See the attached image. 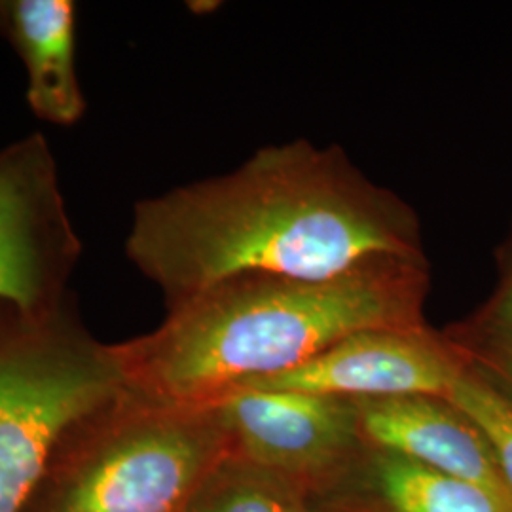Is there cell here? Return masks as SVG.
Masks as SVG:
<instances>
[{
  "label": "cell",
  "mask_w": 512,
  "mask_h": 512,
  "mask_svg": "<svg viewBox=\"0 0 512 512\" xmlns=\"http://www.w3.org/2000/svg\"><path fill=\"white\" fill-rule=\"evenodd\" d=\"M129 262L173 306L220 281H325L382 262H427L414 211L338 147L294 141L232 173L135 203Z\"/></svg>",
  "instance_id": "cell-1"
},
{
  "label": "cell",
  "mask_w": 512,
  "mask_h": 512,
  "mask_svg": "<svg viewBox=\"0 0 512 512\" xmlns=\"http://www.w3.org/2000/svg\"><path fill=\"white\" fill-rule=\"evenodd\" d=\"M427 262H382L325 281L241 275L188 296L120 349L143 403L205 410L239 387L304 365L351 334L423 329Z\"/></svg>",
  "instance_id": "cell-2"
},
{
  "label": "cell",
  "mask_w": 512,
  "mask_h": 512,
  "mask_svg": "<svg viewBox=\"0 0 512 512\" xmlns=\"http://www.w3.org/2000/svg\"><path fill=\"white\" fill-rule=\"evenodd\" d=\"M126 391L120 349L74 327L65 306L0 327V512H21L55 444Z\"/></svg>",
  "instance_id": "cell-3"
},
{
  "label": "cell",
  "mask_w": 512,
  "mask_h": 512,
  "mask_svg": "<svg viewBox=\"0 0 512 512\" xmlns=\"http://www.w3.org/2000/svg\"><path fill=\"white\" fill-rule=\"evenodd\" d=\"M131 399L137 410L76 478L57 512H177L196 488L226 439L213 412Z\"/></svg>",
  "instance_id": "cell-4"
},
{
  "label": "cell",
  "mask_w": 512,
  "mask_h": 512,
  "mask_svg": "<svg viewBox=\"0 0 512 512\" xmlns=\"http://www.w3.org/2000/svg\"><path fill=\"white\" fill-rule=\"evenodd\" d=\"M80 255L48 139L31 133L0 148V302L25 313L65 306Z\"/></svg>",
  "instance_id": "cell-5"
},
{
  "label": "cell",
  "mask_w": 512,
  "mask_h": 512,
  "mask_svg": "<svg viewBox=\"0 0 512 512\" xmlns=\"http://www.w3.org/2000/svg\"><path fill=\"white\" fill-rule=\"evenodd\" d=\"M465 368V357L437 340L427 327L365 330L340 340L304 365L245 387L353 401L446 399Z\"/></svg>",
  "instance_id": "cell-6"
},
{
  "label": "cell",
  "mask_w": 512,
  "mask_h": 512,
  "mask_svg": "<svg viewBox=\"0 0 512 512\" xmlns=\"http://www.w3.org/2000/svg\"><path fill=\"white\" fill-rule=\"evenodd\" d=\"M205 410L247 458L279 476L317 473L361 437L353 399L243 387Z\"/></svg>",
  "instance_id": "cell-7"
},
{
  "label": "cell",
  "mask_w": 512,
  "mask_h": 512,
  "mask_svg": "<svg viewBox=\"0 0 512 512\" xmlns=\"http://www.w3.org/2000/svg\"><path fill=\"white\" fill-rule=\"evenodd\" d=\"M361 437L382 452L399 454L469 482L512 512V494L486 435L458 406L439 397L357 401Z\"/></svg>",
  "instance_id": "cell-8"
},
{
  "label": "cell",
  "mask_w": 512,
  "mask_h": 512,
  "mask_svg": "<svg viewBox=\"0 0 512 512\" xmlns=\"http://www.w3.org/2000/svg\"><path fill=\"white\" fill-rule=\"evenodd\" d=\"M0 35L25 65V99L35 116L74 126L86 112V99L76 69L73 0H0Z\"/></svg>",
  "instance_id": "cell-9"
},
{
  "label": "cell",
  "mask_w": 512,
  "mask_h": 512,
  "mask_svg": "<svg viewBox=\"0 0 512 512\" xmlns=\"http://www.w3.org/2000/svg\"><path fill=\"white\" fill-rule=\"evenodd\" d=\"M374 480L393 512H507L473 484L391 452L374 461Z\"/></svg>",
  "instance_id": "cell-10"
},
{
  "label": "cell",
  "mask_w": 512,
  "mask_h": 512,
  "mask_svg": "<svg viewBox=\"0 0 512 512\" xmlns=\"http://www.w3.org/2000/svg\"><path fill=\"white\" fill-rule=\"evenodd\" d=\"M446 401L475 421L494 450L499 469L512 494V393L484 372L467 365Z\"/></svg>",
  "instance_id": "cell-11"
},
{
  "label": "cell",
  "mask_w": 512,
  "mask_h": 512,
  "mask_svg": "<svg viewBox=\"0 0 512 512\" xmlns=\"http://www.w3.org/2000/svg\"><path fill=\"white\" fill-rule=\"evenodd\" d=\"M202 512H308L285 476L268 471L241 476L215 495Z\"/></svg>",
  "instance_id": "cell-12"
},
{
  "label": "cell",
  "mask_w": 512,
  "mask_h": 512,
  "mask_svg": "<svg viewBox=\"0 0 512 512\" xmlns=\"http://www.w3.org/2000/svg\"><path fill=\"white\" fill-rule=\"evenodd\" d=\"M478 329L490 344H512V260L497 291L478 317Z\"/></svg>",
  "instance_id": "cell-13"
},
{
  "label": "cell",
  "mask_w": 512,
  "mask_h": 512,
  "mask_svg": "<svg viewBox=\"0 0 512 512\" xmlns=\"http://www.w3.org/2000/svg\"><path fill=\"white\" fill-rule=\"evenodd\" d=\"M492 366L503 382L512 389V344H490Z\"/></svg>",
  "instance_id": "cell-14"
}]
</instances>
